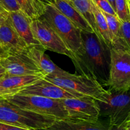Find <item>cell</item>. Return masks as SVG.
Here are the masks:
<instances>
[{
    "instance_id": "ac0fdd59",
    "label": "cell",
    "mask_w": 130,
    "mask_h": 130,
    "mask_svg": "<svg viewBox=\"0 0 130 130\" xmlns=\"http://www.w3.org/2000/svg\"><path fill=\"white\" fill-rule=\"evenodd\" d=\"M91 1V7L95 20L96 31L98 37L105 43L106 45L110 48L112 44V40L111 34L108 29L107 20L103 12L98 8L96 5Z\"/></svg>"
},
{
    "instance_id": "74e56055",
    "label": "cell",
    "mask_w": 130,
    "mask_h": 130,
    "mask_svg": "<svg viewBox=\"0 0 130 130\" xmlns=\"http://www.w3.org/2000/svg\"><path fill=\"white\" fill-rule=\"evenodd\" d=\"M129 7H130V1H129Z\"/></svg>"
},
{
    "instance_id": "1f68e13d",
    "label": "cell",
    "mask_w": 130,
    "mask_h": 130,
    "mask_svg": "<svg viewBox=\"0 0 130 130\" xmlns=\"http://www.w3.org/2000/svg\"><path fill=\"white\" fill-rule=\"evenodd\" d=\"M5 73H3V74H0V80L5 77Z\"/></svg>"
},
{
    "instance_id": "7402d4cb",
    "label": "cell",
    "mask_w": 130,
    "mask_h": 130,
    "mask_svg": "<svg viewBox=\"0 0 130 130\" xmlns=\"http://www.w3.org/2000/svg\"><path fill=\"white\" fill-rule=\"evenodd\" d=\"M91 1L102 12L113 15H116V13L114 9L112 7L108 0H91Z\"/></svg>"
},
{
    "instance_id": "44dd1931",
    "label": "cell",
    "mask_w": 130,
    "mask_h": 130,
    "mask_svg": "<svg viewBox=\"0 0 130 130\" xmlns=\"http://www.w3.org/2000/svg\"><path fill=\"white\" fill-rule=\"evenodd\" d=\"M116 15L121 21L130 20L129 0H115Z\"/></svg>"
},
{
    "instance_id": "f1b7e54d",
    "label": "cell",
    "mask_w": 130,
    "mask_h": 130,
    "mask_svg": "<svg viewBox=\"0 0 130 130\" xmlns=\"http://www.w3.org/2000/svg\"><path fill=\"white\" fill-rule=\"evenodd\" d=\"M40 1H41V2L46 3V4H51V3H52V2H53L54 0H40ZM66 1H68V2H69V0H66Z\"/></svg>"
},
{
    "instance_id": "ffe728a7",
    "label": "cell",
    "mask_w": 130,
    "mask_h": 130,
    "mask_svg": "<svg viewBox=\"0 0 130 130\" xmlns=\"http://www.w3.org/2000/svg\"><path fill=\"white\" fill-rule=\"evenodd\" d=\"M69 2L72 3L75 9L88 22L94 32L98 35L91 1L90 0H69Z\"/></svg>"
},
{
    "instance_id": "d4e9b609",
    "label": "cell",
    "mask_w": 130,
    "mask_h": 130,
    "mask_svg": "<svg viewBox=\"0 0 130 130\" xmlns=\"http://www.w3.org/2000/svg\"><path fill=\"white\" fill-rule=\"evenodd\" d=\"M10 12L6 9L1 3H0V26L3 23L7 21L10 18Z\"/></svg>"
},
{
    "instance_id": "cb8c5ba5",
    "label": "cell",
    "mask_w": 130,
    "mask_h": 130,
    "mask_svg": "<svg viewBox=\"0 0 130 130\" xmlns=\"http://www.w3.org/2000/svg\"><path fill=\"white\" fill-rule=\"evenodd\" d=\"M0 3L10 12L21 10L16 0H0Z\"/></svg>"
},
{
    "instance_id": "e0dca14e",
    "label": "cell",
    "mask_w": 130,
    "mask_h": 130,
    "mask_svg": "<svg viewBox=\"0 0 130 130\" xmlns=\"http://www.w3.org/2000/svg\"><path fill=\"white\" fill-rule=\"evenodd\" d=\"M64 15L70 20L82 31L93 32L91 26L70 2L66 0H54L52 3Z\"/></svg>"
},
{
    "instance_id": "8fae6325",
    "label": "cell",
    "mask_w": 130,
    "mask_h": 130,
    "mask_svg": "<svg viewBox=\"0 0 130 130\" xmlns=\"http://www.w3.org/2000/svg\"><path fill=\"white\" fill-rule=\"evenodd\" d=\"M22 95H35L54 100L84 97L82 95L73 93L62 89L43 77L26 87L19 92Z\"/></svg>"
},
{
    "instance_id": "7c38bea8",
    "label": "cell",
    "mask_w": 130,
    "mask_h": 130,
    "mask_svg": "<svg viewBox=\"0 0 130 130\" xmlns=\"http://www.w3.org/2000/svg\"><path fill=\"white\" fill-rule=\"evenodd\" d=\"M43 77L45 75L43 74L16 76L5 73V77L0 80V97L6 99L17 94L26 87Z\"/></svg>"
},
{
    "instance_id": "d6986e66",
    "label": "cell",
    "mask_w": 130,
    "mask_h": 130,
    "mask_svg": "<svg viewBox=\"0 0 130 130\" xmlns=\"http://www.w3.org/2000/svg\"><path fill=\"white\" fill-rule=\"evenodd\" d=\"M16 2L21 10L32 21L43 15L46 3L40 0H16Z\"/></svg>"
},
{
    "instance_id": "2e32d148",
    "label": "cell",
    "mask_w": 130,
    "mask_h": 130,
    "mask_svg": "<svg viewBox=\"0 0 130 130\" xmlns=\"http://www.w3.org/2000/svg\"><path fill=\"white\" fill-rule=\"evenodd\" d=\"M45 51V48L41 45L28 46L26 50L27 55L34 61L45 77L62 70L51 59L48 55L46 54Z\"/></svg>"
},
{
    "instance_id": "4dcf8cb0",
    "label": "cell",
    "mask_w": 130,
    "mask_h": 130,
    "mask_svg": "<svg viewBox=\"0 0 130 130\" xmlns=\"http://www.w3.org/2000/svg\"><path fill=\"white\" fill-rule=\"evenodd\" d=\"M5 73V70L3 69V67L0 65V74H3V73Z\"/></svg>"
},
{
    "instance_id": "52a82bcc",
    "label": "cell",
    "mask_w": 130,
    "mask_h": 130,
    "mask_svg": "<svg viewBox=\"0 0 130 130\" xmlns=\"http://www.w3.org/2000/svg\"><path fill=\"white\" fill-rule=\"evenodd\" d=\"M98 102L100 116L108 117L110 126L120 125L126 121L130 113V90L126 92L108 90L104 99Z\"/></svg>"
},
{
    "instance_id": "30bf717a",
    "label": "cell",
    "mask_w": 130,
    "mask_h": 130,
    "mask_svg": "<svg viewBox=\"0 0 130 130\" xmlns=\"http://www.w3.org/2000/svg\"><path fill=\"white\" fill-rule=\"evenodd\" d=\"M0 65L9 75L27 76L43 74L26 51L10 54L0 59Z\"/></svg>"
},
{
    "instance_id": "603a6c76",
    "label": "cell",
    "mask_w": 130,
    "mask_h": 130,
    "mask_svg": "<svg viewBox=\"0 0 130 130\" xmlns=\"http://www.w3.org/2000/svg\"><path fill=\"white\" fill-rule=\"evenodd\" d=\"M121 32L126 45L130 50V20L121 21Z\"/></svg>"
},
{
    "instance_id": "484cf974",
    "label": "cell",
    "mask_w": 130,
    "mask_h": 130,
    "mask_svg": "<svg viewBox=\"0 0 130 130\" xmlns=\"http://www.w3.org/2000/svg\"><path fill=\"white\" fill-rule=\"evenodd\" d=\"M2 130H35L31 129L25 128V127H19V126H13V125L7 124L3 123L2 124Z\"/></svg>"
},
{
    "instance_id": "83f0119b",
    "label": "cell",
    "mask_w": 130,
    "mask_h": 130,
    "mask_svg": "<svg viewBox=\"0 0 130 130\" xmlns=\"http://www.w3.org/2000/svg\"><path fill=\"white\" fill-rule=\"evenodd\" d=\"M6 53L5 52V51H3V49L2 48V46L0 45V59H2V57H3L4 56H6Z\"/></svg>"
},
{
    "instance_id": "e575fe53",
    "label": "cell",
    "mask_w": 130,
    "mask_h": 130,
    "mask_svg": "<svg viewBox=\"0 0 130 130\" xmlns=\"http://www.w3.org/2000/svg\"><path fill=\"white\" fill-rule=\"evenodd\" d=\"M127 120H130V113H129V114L128 115V116H127V119H126V121H127Z\"/></svg>"
},
{
    "instance_id": "f35d334b",
    "label": "cell",
    "mask_w": 130,
    "mask_h": 130,
    "mask_svg": "<svg viewBox=\"0 0 130 130\" xmlns=\"http://www.w3.org/2000/svg\"><path fill=\"white\" fill-rule=\"evenodd\" d=\"M129 1H130V0H129Z\"/></svg>"
},
{
    "instance_id": "9a60e30c",
    "label": "cell",
    "mask_w": 130,
    "mask_h": 130,
    "mask_svg": "<svg viewBox=\"0 0 130 130\" xmlns=\"http://www.w3.org/2000/svg\"><path fill=\"white\" fill-rule=\"evenodd\" d=\"M44 130H110V125H106L98 120L86 121L79 120L56 119L48 128Z\"/></svg>"
},
{
    "instance_id": "6da1fadb",
    "label": "cell",
    "mask_w": 130,
    "mask_h": 130,
    "mask_svg": "<svg viewBox=\"0 0 130 130\" xmlns=\"http://www.w3.org/2000/svg\"><path fill=\"white\" fill-rule=\"evenodd\" d=\"M82 43L72 59L77 72L106 86L109 77L110 48L93 32L82 31Z\"/></svg>"
},
{
    "instance_id": "836d02e7",
    "label": "cell",
    "mask_w": 130,
    "mask_h": 130,
    "mask_svg": "<svg viewBox=\"0 0 130 130\" xmlns=\"http://www.w3.org/2000/svg\"><path fill=\"white\" fill-rule=\"evenodd\" d=\"M124 123H125L126 124H130V120H127L124 122Z\"/></svg>"
},
{
    "instance_id": "ba28073f",
    "label": "cell",
    "mask_w": 130,
    "mask_h": 130,
    "mask_svg": "<svg viewBox=\"0 0 130 130\" xmlns=\"http://www.w3.org/2000/svg\"><path fill=\"white\" fill-rule=\"evenodd\" d=\"M31 26L35 38L46 50L73 58V54L44 19L32 20Z\"/></svg>"
},
{
    "instance_id": "277c9868",
    "label": "cell",
    "mask_w": 130,
    "mask_h": 130,
    "mask_svg": "<svg viewBox=\"0 0 130 130\" xmlns=\"http://www.w3.org/2000/svg\"><path fill=\"white\" fill-rule=\"evenodd\" d=\"M41 17L48 22L72 53L79 51L82 45V31L54 5L46 4Z\"/></svg>"
},
{
    "instance_id": "f546056e",
    "label": "cell",
    "mask_w": 130,
    "mask_h": 130,
    "mask_svg": "<svg viewBox=\"0 0 130 130\" xmlns=\"http://www.w3.org/2000/svg\"><path fill=\"white\" fill-rule=\"evenodd\" d=\"M109 3H110V5H112V7H113V8L114 9V10H116V5H115V0H108ZM116 12V11H115Z\"/></svg>"
},
{
    "instance_id": "8992f818",
    "label": "cell",
    "mask_w": 130,
    "mask_h": 130,
    "mask_svg": "<svg viewBox=\"0 0 130 130\" xmlns=\"http://www.w3.org/2000/svg\"><path fill=\"white\" fill-rule=\"evenodd\" d=\"M6 99L22 109L38 114L53 117L56 119H69L67 110L59 100L20 94H17Z\"/></svg>"
},
{
    "instance_id": "5b68a950",
    "label": "cell",
    "mask_w": 130,
    "mask_h": 130,
    "mask_svg": "<svg viewBox=\"0 0 130 130\" xmlns=\"http://www.w3.org/2000/svg\"><path fill=\"white\" fill-rule=\"evenodd\" d=\"M110 64L107 87L109 91L126 92L130 90V50L123 47L110 48Z\"/></svg>"
},
{
    "instance_id": "d6a6232c",
    "label": "cell",
    "mask_w": 130,
    "mask_h": 130,
    "mask_svg": "<svg viewBox=\"0 0 130 130\" xmlns=\"http://www.w3.org/2000/svg\"><path fill=\"white\" fill-rule=\"evenodd\" d=\"M125 125L126 126V130H130V124H125Z\"/></svg>"
},
{
    "instance_id": "8d00e7d4",
    "label": "cell",
    "mask_w": 130,
    "mask_h": 130,
    "mask_svg": "<svg viewBox=\"0 0 130 130\" xmlns=\"http://www.w3.org/2000/svg\"><path fill=\"white\" fill-rule=\"evenodd\" d=\"M1 99H3V98H2V97H0V100Z\"/></svg>"
},
{
    "instance_id": "7a4b0ae2",
    "label": "cell",
    "mask_w": 130,
    "mask_h": 130,
    "mask_svg": "<svg viewBox=\"0 0 130 130\" xmlns=\"http://www.w3.org/2000/svg\"><path fill=\"white\" fill-rule=\"evenodd\" d=\"M44 78L69 92L92 98L98 102L103 100L108 93V90L96 80L86 75L72 74L62 69Z\"/></svg>"
},
{
    "instance_id": "5bb4252c",
    "label": "cell",
    "mask_w": 130,
    "mask_h": 130,
    "mask_svg": "<svg viewBox=\"0 0 130 130\" xmlns=\"http://www.w3.org/2000/svg\"><path fill=\"white\" fill-rule=\"evenodd\" d=\"M10 21L17 34L26 42L27 46L40 45L35 38L32 32L31 26L32 20L21 10L10 12Z\"/></svg>"
},
{
    "instance_id": "9c48e42d",
    "label": "cell",
    "mask_w": 130,
    "mask_h": 130,
    "mask_svg": "<svg viewBox=\"0 0 130 130\" xmlns=\"http://www.w3.org/2000/svg\"><path fill=\"white\" fill-rule=\"evenodd\" d=\"M69 116V119L96 121L100 116L98 102L88 96L59 100Z\"/></svg>"
},
{
    "instance_id": "4316f807",
    "label": "cell",
    "mask_w": 130,
    "mask_h": 130,
    "mask_svg": "<svg viewBox=\"0 0 130 130\" xmlns=\"http://www.w3.org/2000/svg\"><path fill=\"white\" fill-rule=\"evenodd\" d=\"M110 130H126V126L123 122L121 124L117 126H110Z\"/></svg>"
},
{
    "instance_id": "d590c367",
    "label": "cell",
    "mask_w": 130,
    "mask_h": 130,
    "mask_svg": "<svg viewBox=\"0 0 130 130\" xmlns=\"http://www.w3.org/2000/svg\"><path fill=\"white\" fill-rule=\"evenodd\" d=\"M2 124H3V123L0 122V130H2Z\"/></svg>"
},
{
    "instance_id": "3957f363",
    "label": "cell",
    "mask_w": 130,
    "mask_h": 130,
    "mask_svg": "<svg viewBox=\"0 0 130 130\" xmlns=\"http://www.w3.org/2000/svg\"><path fill=\"white\" fill-rule=\"evenodd\" d=\"M56 119L22 109L7 99L0 100V122L35 130H44Z\"/></svg>"
},
{
    "instance_id": "4fadbf2b",
    "label": "cell",
    "mask_w": 130,
    "mask_h": 130,
    "mask_svg": "<svg viewBox=\"0 0 130 130\" xmlns=\"http://www.w3.org/2000/svg\"><path fill=\"white\" fill-rule=\"evenodd\" d=\"M0 45L6 54L25 52L28 47L13 28L10 18L0 26Z\"/></svg>"
}]
</instances>
